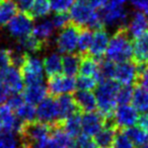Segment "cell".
<instances>
[{"mask_svg":"<svg viewBox=\"0 0 148 148\" xmlns=\"http://www.w3.org/2000/svg\"><path fill=\"white\" fill-rule=\"evenodd\" d=\"M105 54L108 60L116 64L129 61L133 57V46L126 27L117 29L110 39Z\"/></svg>","mask_w":148,"mask_h":148,"instance_id":"1","label":"cell"},{"mask_svg":"<svg viewBox=\"0 0 148 148\" xmlns=\"http://www.w3.org/2000/svg\"><path fill=\"white\" fill-rule=\"evenodd\" d=\"M120 84L113 79L101 80L99 85L97 86L95 99L99 114L106 119L111 118L117 106V93Z\"/></svg>","mask_w":148,"mask_h":148,"instance_id":"2","label":"cell"},{"mask_svg":"<svg viewBox=\"0 0 148 148\" xmlns=\"http://www.w3.org/2000/svg\"><path fill=\"white\" fill-rule=\"evenodd\" d=\"M52 128H53V125L42 123L40 121H34L31 123L23 124L21 133L18 134L21 136V148L27 147L31 144L50 138Z\"/></svg>","mask_w":148,"mask_h":148,"instance_id":"3","label":"cell"},{"mask_svg":"<svg viewBox=\"0 0 148 148\" xmlns=\"http://www.w3.org/2000/svg\"><path fill=\"white\" fill-rule=\"evenodd\" d=\"M23 82L27 85L37 84L43 82L44 79V67L43 62L36 56L27 54L25 62L21 67Z\"/></svg>","mask_w":148,"mask_h":148,"instance_id":"4","label":"cell"},{"mask_svg":"<svg viewBox=\"0 0 148 148\" xmlns=\"http://www.w3.org/2000/svg\"><path fill=\"white\" fill-rule=\"evenodd\" d=\"M80 27L70 23L68 25L62 29L56 39V47L59 52L63 54H72L77 49Z\"/></svg>","mask_w":148,"mask_h":148,"instance_id":"5","label":"cell"},{"mask_svg":"<svg viewBox=\"0 0 148 148\" xmlns=\"http://www.w3.org/2000/svg\"><path fill=\"white\" fill-rule=\"evenodd\" d=\"M101 21L103 25H109V27H126L128 21V12L124 6L116 5L112 3L111 1L108 2L103 8H101Z\"/></svg>","mask_w":148,"mask_h":148,"instance_id":"6","label":"cell"},{"mask_svg":"<svg viewBox=\"0 0 148 148\" xmlns=\"http://www.w3.org/2000/svg\"><path fill=\"white\" fill-rule=\"evenodd\" d=\"M97 12L86 3L85 0H77L70 8V21L78 27L87 29Z\"/></svg>","mask_w":148,"mask_h":148,"instance_id":"7","label":"cell"},{"mask_svg":"<svg viewBox=\"0 0 148 148\" xmlns=\"http://www.w3.org/2000/svg\"><path fill=\"white\" fill-rule=\"evenodd\" d=\"M0 84L10 93H19L23 90V78L21 70L12 65L0 69Z\"/></svg>","mask_w":148,"mask_h":148,"instance_id":"8","label":"cell"},{"mask_svg":"<svg viewBox=\"0 0 148 148\" xmlns=\"http://www.w3.org/2000/svg\"><path fill=\"white\" fill-rule=\"evenodd\" d=\"M139 75V66L133 61L117 63L114 72L113 80L121 85H133Z\"/></svg>","mask_w":148,"mask_h":148,"instance_id":"9","label":"cell"},{"mask_svg":"<svg viewBox=\"0 0 148 148\" xmlns=\"http://www.w3.org/2000/svg\"><path fill=\"white\" fill-rule=\"evenodd\" d=\"M111 119L116 128L128 129L136 125L139 119V114L133 106L120 105L117 109H115Z\"/></svg>","mask_w":148,"mask_h":148,"instance_id":"10","label":"cell"},{"mask_svg":"<svg viewBox=\"0 0 148 148\" xmlns=\"http://www.w3.org/2000/svg\"><path fill=\"white\" fill-rule=\"evenodd\" d=\"M7 31L12 37L21 39L31 35L33 32L34 23L33 18L27 13H18L15 14L7 23Z\"/></svg>","mask_w":148,"mask_h":148,"instance_id":"11","label":"cell"},{"mask_svg":"<svg viewBox=\"0 0 148 148\" xmlns=\"http://www.w3.org/2000/svg\"><path fill=\"white\" fill-rule=\"evenodd\" d=\"M76 88V80L74 77L67 76L65 74H58L49 77L48 81V91L52 95H63L72 93Z\"/></svg>","mask_w":148,"mask_h":148,"instance_id":"12","label":"cell"},{"mask_svg":"<svg viewBox=\"0 0 148 148\" xmlns=\"http://www.w3.org/2000/svg\"><path fill=\"white\" fill-rule=\"evenodd\" d=\"M36 115L38 120L42 123L49 124V125H55L60 123L57 103L53 97H45L41 103H38Z\"/></svg>","mask_w":148,"mask_h":148,"instance_id":"13","label":"cell"},{"mask_svg":"<svg viewBox=\"0 0 148 148\" xmlns=\"http://www.w3.org/2000/svg\"><path fill=\"white\" fill-rule=\"evenodd\" d=\"M106 124V118L101 114L90 112L85 113L81 117V131L82 134L89 137L95 136Z\"/></svg>","mask_w":148,"mask_h":148,"instance_id":"14","label":"cell"},{"mask_svg":"<svg viewBox=\"0 0 148 148\" xmlns=\"http://www.w3.org/2000/svg\"><path fill=\"white\" fill-rule=\"evenodd\" d=\"M23 124L13 114V111L5 105H0V130L13 132L18 135L21 131Z\"/></svg>","mask_w":148,"mask_h":148,"instance_id":"15","label":"cell"},{"mask_svg":"<svg viewBox=\"0 0 148 148\" xmlns=\"http://www.w3.org/2000/svg\"><path fill=\"white\" fill-rule=\"evenodd\" d=\"M117 134V128L111 118L106 119L103 128L95 136V142L97 148H111Z\"/></svg>","mask_w":148,"mask_h":148,"instance_id":"16","label":"cell"},{"mask_svg":"<svg viewBox=\"0 0 148 148\" xmlns=\"http://www.w3.org/2000/svg\"><path fill=\"white\" fill-rule=\"evenodd\" d=\"M109 41V34L106 29H97L95 34H92V41H91V45L88 51L89 56L95 58V59L101 58L106 53Z\"/></svg>","mask_w":148,"mask_h":148,"instance_id":"17","label":"cell"},{"mask_svg":"<svg viewBox=\"0 0 148 148\" xmlns=\"http://www.w3.org/2000/svg\"><path fill=\"white\" fill-rule=\"evenodd\" d=\"M134 61L138 66L148 64V32L139 36L132 43Z\"/></svg>","mask_w":148,"mask_h":148,"instance_id":"18","label":"cell"},{"mask_svg":"<svg viewBox=\"0 0 148 148\" xmlns=\"http://www.w3.org/2000/svg\"><path fill=\"white\" fill-rule=\"evenodd\" d=\"M126 29L129 36L133 37L134 39L139 36L143 35L144 33L148 32V19L145 13L137 11L129 19V23L126 25Z\"/></svg>","mask_w":148,"mask_h":148,"instance_id":"19","label":"cell"},{"mask_svg":"<svg viewBox=\"0 0 148 148\" xmlns=\"http://www.w3.org/2000/svg\"><path fill=\"white\" fill-rule=\"evenodd\" d=\"M58 108V114H59V122L61 123L63 120L67 119L68 117L74 115L79 112L77 105L74 101L73 97L70 95H59L56 99Z\"/></svg>","mask_w":148,"mask_h":148,"instance_id":"20","label":"cell"},{"mask_svg":"<svg viewBox=\"0 0 148 148\" xmlns=\"http://www.w3.org/2000/svg\"><path fill=\"white\" fill-rule=\"evenodd\" d=\"M48 87L43 82L37 83V84L27 85L23 93L25 101L32 105H36L43 101L48 95Z\"/></svg>","mask_w":148,"mask_h":148,"instance_id":"21","label":"cell"},{"mask_svg":"<svg viewBox=\"0 0 148 148\" xmlns=\"http://www.w3.org/2000/svg\"><path fill=\"white\" fill-rule=\"evenodd\" d=\"M73 99L76 103L78 110H81L85 113L95 112V110L97 109L95 95L91 91L78 90L77 92H75Z\"/></svg>","mask_w":148,"mask_h":148,"instance_id":"22","label":"cell"},{"mask_svg":"<svg viewBox=\"0 0 148 148\" xmlns=\"http://www.w3.org/2000/svg\"><path fill=\"white\" fill-rule=\"evenodd\" d=\"M51 139L55 143L57 148H73L74 147V140L71 136H69L60 123L53 125L51 133Z\"/></svg>","mask_w":148,"mask_h":148,"instance_id":"23","label":"cell"},{"mask_svg":"<svg viewBox=\"0 0 148 148\" xmlns=\"http://www.w3.org/2000/svg\"><path fill=\"white\" fill-rule=\"evenodd\" d=\"M54 32H55V27H54L53 23L50 19H44V21H40L33 27V36L41 41L43 44H48L49 40L53 37Z\"/></svg>","mask_w":148,"mask_h":148,"instance_id":"24","label":"cell"},{"mask_svg":"<svg viewBox=\"0 0 148 148\" xmlns=\"http://www.w3.org/2000/svg\"><path fill=\"white\" fill-rule=\"evenodd\" d=\"M44 72L49 77L58 75L62 72V57L58 53H51L43 61Z\"/></svg>","mask_w":148,"mask_h":148,"instance_id":"25","label":"cell"},{"mask_svg":"<svg viewBox=\"0 0 148 148\" xmlns=\"http://www.w3.org/2000/svg\"><path fill=\"white\" fill-rule=\"evenodd\" d=\"M81 58L77 54H65L62 57V71L67 76L74 77L79 72Z\"/></svg>","mask_w":148,"mask_h":148,"instance_id":"26","label":"cell"},{"mask_svg":"<svg viewBox=\"0 0 148 148\" xmlns=\"http://www.w3.org/2000/svg\"><path fill=\"white\" fill-rule=\"evenodd\" d=\"M99 62L97 61V59L91 57V56H87V55L83 56L80 61V67H79L80 75L95 77V78H97L99 81Z\"/></svg>","mask_w":148,"mask_h":148,"instance_id":"27","label":"cell"},{"mask_svg":"<svg viewBox=\"0 0 148 148\" xmlns=\"http://www.w3.org/2000/svg\"><path fill=\"white\" fill-rule=\"evenodd\" d=\"M60 125L62 126L64 131L72 138H76L77 136L82 133L81 131V116L79 112L68 117L67 119L63 120L60 123Z\"/></svg>","mask_w":148,"mask_h":148,"instance_id":"28","label":"cell"},{"mask_svg":"<svg viewBox=\"0 0 148 148\" xmlns=\"http://www.w3.org/2000/svg\"><path fill=\"white\" fill-rule=\"evenodd\" d=\"M131 101L134 109L138 113H148V92L141 86H136L133 88Z\"/></svg>","mask_w":148,"mask_h":148,"instance_id":"29","label":"cell"},{"mask_svg":"<svg viewBox=\"0 0 148 148\" xmlns=\"http://www.w3.org/2000/svg\"><path fill=\"white\" fill-rule=\"evenodd\" d=\"M17 8L13 0H1L0 1V25H6L10 19L16 14Z\"/></svg>","mask_w":148,"mask_h":148,"instance_id":"30","label":"cell"},{"mask_svg":"<svg viewBox=\"0 0 148 148\" xmlns=\"http://www.w3.org/2000/svg\"><path fill=\"white\" fill-rule=\"evenodd\" d=\"M124 133L126 134V136L131 140L133 145L135 146L141 147V146L148 143V133L144 131L142 128H140L139 126L138 127L133 126V127L125 129Z\"/></svg>","mask_w":148,"mask_h":148,"instance_id":"31","label":"cell"},{"mask_svg":"<svg viewBox=\"0 0 148 148\" xmlns=\"http://www.w3.org/2000/svg\"><path fill=\"white\" fill-rule=\"evenodd\" d=\"M44 46H45V44L36 39L33 35H29L18 40L17 47H19L25 53H36V52L41 51L44 48Z\"/></svg>","mask_w":148,"mask_h":148,"instance_id":"32","label":"cell"},{"mask_svg":"<svg viewBox=\"0 0 148 148\" xmlns=\"http://www.w3.org/2000/svg\"><path fill=\"white\" fill-rule=\"evenodd\" d=\"M51 11L50 0H34V3L31 7V10L27 14L32 18H41L48 15Z\"/></svg>","mask_w":148,"mask_h":148,"instance_id":"33","label":"cell"},{"mask_svg":"<svg viewBox=\"0 0 148 148\" xmlns=\"http://www.w3.org/2000/svg\"><path fill=\"white\" fill-rule=\"evenodd\" d=\"M15 113H16L17 119L25 124L34 122L37 118L35 106L27 101H25L17 110H15Z\"/></svg>","mask_w":148,"mask_h":148,"instance_id":"34","label":"cell"},{"mask_svg":"<svg viewBox=\"0 0 148 148\" xmlns=\"http://www.w3.org/2000/svg\"><path fill=\"white\" fill-rule=\"evenodd\" d=\"M13 132L0 130V148H21V141Z\"/></svg>","mask_w":148,"mask_h":148,"instance_id":"35","label":"cell"},{"mask_svg":"<svg viewBox=\"0 0 148 148\" xmlns=\"http://www.w3.org/2000/svg\"><path fill=\"white\" fill-rule=\"evenodd\" d=\"M92 41V33L88 29H82L79 32L78 41H77V50L81 55H86Z\"/></svg>","mask_w":148,"mask_h":148,"instance_id":"36","label":"cell"},{"mask_svg":"<svg viewBox=\"0 0 148 148\" xmlns=\"http://www.w3.org/2000/svg\"><path fill=\"white\" fill-rule=\"evenodd\" d=\"M97 82H99V80L95 77L79 75V77L76 80V87H78L79 90L91 91L97 86Z\"/></svg>","mask_w":148,"mask_h":148,"instance_id":"37","label":"cell"},{"mask_svg":"<svg viewBox=\"0 0 148 148\" xmlns=\"http://www.w3.org/2000/svg\"><path fill=\"white\" fill-rule=\"evenodd\" d=\"M133 88L131 85H122L120 86L117 93V105H129L131 103Z\"/></svg>","mask_w":148,"mask_h":148,"instance_id":"38","label":"cell"},{"mask_svg":"<svg viewBox=\"0 0 148 148\" xmlns=\"http://www.w3.org/2000/svg\"><path fill=\"white\" fill-rule=\"evenodd\" d=\"M75 0H50L51 9L54 10L56 13L67 12L70 10Z\"/></svg>","mask_w":148,"mask_h":148,"instance_id":"39","label":"cell"},{"mask_svg":"<svg viewBox=\"0 0 148 148\" xmlns=\"http://www.w3.org/2000/svg\"><path fill=\"white\" fill-rule=\"evenodd\" d=\"M73 148H97L95 140L84 134H80L74 140Z\"/></svg>","mask_w":148,"mask_h":148,"instance_id":"40","label":"cell"},{"mask_svg":"<svg viewBox=\"0 0 148 148\" xmlns=\"http://www.w3.org/2000/svg\"><path fill=\"white\" fill-rule=\"evenodd\" d=\"M113 148H134L133 143L131 142V140L126 136V134L124 133H117L116 134L115 140L113 143Z\"/></svg>","mask_w":148,"mask_h":148,"instance_id":"41","label":"cell"},{"mask_svg":"<svg viewBox=\"0 0 148 148\" xmlns=\"http://www.w3.org/2000/svg\"><path fill=\"white\" fill-rule=\"evenodd\" d=\"M52 23H53L55 29H63L66 25L70 23V17L66 12L56 13L52 18Z\"/></svg>","mask_w":148,"mask_h":148,"instance_id":"42","label":"cell"},{"mask_svg":"<svg viewBox=\"0 0 148 148\" xmlns=\"http://www.w3.org/2000/svg\"><path fill=\"white\" fill-rule=\"evenodd\" d=\"M137 81L140 84L139 86H141L148 92V64L139 66V75Z\"/></svg>","mask_w":148,"mask_h":148,"instance_id":"43","label":"cell"},{"mask_svg":"<svg viewBox=\"0 0 148 148\" xmlns=\"http://www.w3.org/2000/svg\"><path fill=\"white\" fill-rule=\"evenodd\" d=\"M6 103H7V106H8L12 111H15V110H17L23 103H25V99H23V97L21 93H11L8 99H7Z\"/></svg>","mask_w":148,"mask_h":148,"instance_id":"44","label":"cell"},{"mask_svg":"<svg viewBox=\"0 0 148 148\" xmlns=\"http://www.w3.org/2000/svg\"><path fill=\"white\" fill-rule=\"evenodd\" d=\"M13 2L16 5L17 10L23 13H29L34 3V0H13Z\"/></svg>","mask_w":148,"mask_h":148,"instance_id":"45","label":"cell"},{"mask_svg":"<svg viewBox=\"0 0 148 148\" xmlns=\"http://www.w3.org/2000/svg\"><path fill=\"white\" fill-rule=\"evenodd\" d=\"M25 148H57V146L52 141V139L48 138V139L42 140V141L37 142V143L31 144V145H29L27 147Z\"/></svg>","mask_w":148,"mask_h":148,"instance_id":"46","label":"cell"},{"mask_svg":"<svg viewBox=\"0 0 148 148\" xmlns=\"http://www.w3.org/2000/svg\"><path fill=\"white\" fill-rule=\"evenodd\" d=\"M130 1L137 11L143 13L148 12V0H130Z\"/></svg>","mask_w":148,"mask_h":148,"instance_id":"47","label":"cell"},{"mask_svg":"<svg viewBox=\"0 0 148 148\" xmlns=\"http://www.w3.org/2000/svg\"><path fill=\"white\" fill-rule=\"evenodd\" d=\"M8 65H10L8 50L0 49V69Z\"/></svg>","mask_w":148,"mask_h":148,"instance_id":"48","label":"cell"},{"mask_svg":"<svg viewBox=\"0 0 148 148\" xmlns=\"http://www.w3.org/2000/svg\"><path fill=\"white\" fill-rule=\"evenodd\" d=\"M86 3L93 9H101L108 4L109 0H85Z\"/></svg>","mask_w":148,"mask_h":148,"instance_id":"49","label":"cell"},{"mask_svg":"<svg viewBox=\"0 0 148 148\" xmlns=\"http://www.w3.org/2000/svg\"><path fill=\"white\" fill-rule=\"evenodd\" d=\"M138 123H139V127L148 133V113L143 114L141 117H139Z\"/></svg>","mask_w":148,"mask_h":148,"instance_id":"50","label":"cell"},{"mask_svg":"<svg viewBox=\"0 0 148 148\" xmlns=\"http://www.w3.org/2000/svg\"><path fill=\"white\" fill-rule=\"evenodd\" d=\"M9 95H10V92L3 85L0 84V105L5 103L7 101V99L9 97Z\"/></svg>","mask_w":148,"mask_h":148,"instance_id":"51","label":"cell"},{"mask_svg":"<svg viewBox=\"0 0 148 148\" xmlns=\"http://www.w3.org/2000/svg\"><path fill=\"white\" fill-rule=\"evenodd\" d=\"M128 0H111V2L114 3L116 5H120V6H124L126 2H127Z\"/></svg>","mask_w":148,"mask_h":148,"instance_id":"52","label":"cell"},{"mask_svg":"<svg viewBox=\"0 0 148 148\" xmlns=\"http://www.w3.org/2000/svg\"><path fill=\"white\" fill-rule=\"evenodd\" d=\"M140 148H148V143L145 144V145H143V146H141Z\"/></svg>","mask_w":148,"mask_h":148,"instance_id":"53","label":"cell"},{"mask_svg":"<svg viewBox=\"0 0 148 148\" xmlns=\"http://www.w3.org/2000/svg\"><path fill=\"white\" fill-rule=\"evenodd\" d=\"M146 16H147V19H148V12H147V15H146Z\"/></svg>","mask_w":148,"mask_h":148,"instance_id":"54","label":"cell"},{"mask_svg":"<svg viewBox=\"0 0 148 148\" xmlns=\"http://www.w3.org/2000/svg\"><path fill=\"white\" fill-rule=\"evenodd\" d=\"M0 1H1V0H0Z\"/></svg>","mask_w":148,"mask_h":148,"instance_id":"55","label":"cell"}]
</instances>
